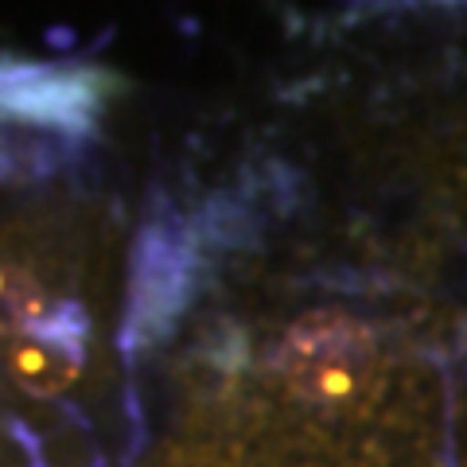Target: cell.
I'll return each instance as SVG.
<instances>
[{
	"label": "cell",
	"instance_id": "obj_1",
	"mask_svg": "<svg viewBox=\"0 0 467 467\" xmlns=\"http://www.w3.org/2000/svg\"><path fill=\"white\" fill-rule=\"evenodd\" d=\"M276 367L285 382L312 405H355L378 374L370 331L339 312H312L288 327Z\"/></svg>",
	"mask_w": 467,
	"mask_h": 467
},
{
	"label": "cell",
	"instance_id": "obj_2",
	"mask_svg": "<svg viewBox=\"0 0 467 467\" xmlns=\"http://www.w3.org/2000/svg\"><path fill=\"white\" fill-rule=\"evenodd\" d=\"M86 362V343L78 324L63 319H36L8 339V370L36 398H55L75 386Z\"/></svg>",
	"mask_w": 467,
	"mask_h": 467
},
{
	"label": "cell",
	"instance_id": "obj_3",
	"mask_svg": "<svg viewBox=\"0 0 467 467\" xmlns=\"http://www.w3.org/2000/svg\"><path fill=\"white\" fill-rule=\"evenodd\" d=\"M43 319V292L39 285L16 265L0 261V335H16L27 324Z\"/></svg>",
	"mask_w": 467,
	"mask_h": 467
}]
</instances>
